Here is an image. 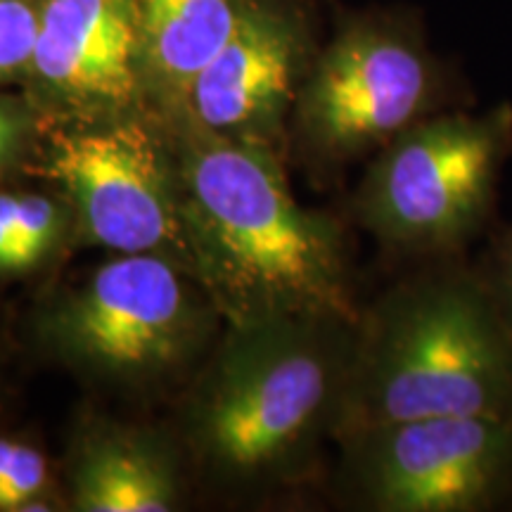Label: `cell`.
<instances>
[{
	"label": "cell",
	"mask_w": 512,
	"mask_h": 512,
	"mask_svg": "<svg viewBox=\"0 0 512 512\" xmlns=\"http://www.w3.org/2000/svg\"><path fill=\"white\" fill-rule=\"evenodd\" d=\"M169 124L190 275L228 328L275 316L356 323L344 230L294 200L275 150Z\"/></svg>",
	"instance_id": "cell-1"
},
{
	"label": "cell",
	"mask_w": 512,
	"mask_h": 512,
	"mask_svg": "<svg viewBox=\"0 0 512 512\" xmlns=\"http://www.w3.org/2000/svg\"><path fill=\"white\" fill-rule=\"evenodd\" d=\"M437 415L512 420V320L486 268L460 256L358 313L335 439Z\"/></svg>",
	"instance_id": "cell-2"
},
{
	"label": "cell",
	"mask_w": 512,
	"mask_h": 512,
	"mask_svg": "<svg viewBox=\"0 0 512 512\" xmlns=\"http://www.w3.org/2000/svg\"><path fill=\"white\" fill-rule=\"evenodd\" d=\"M354 325L275 316L233 325L185 403L192 458L216 484L297 482L335 439Z\"/></svg>",
	"instance_id": "cell-3"
},
{
	"label": "cell",
	"mask_w": 512,
	"mask_h": 512,
	"mask_svg": "<svg viewBox=\"0 0 512 512\" xmlns=\"http://www.w3.org/2000/svg\"><path fill=\"white\" fill-rule=\"evenodd\" d=\"M456 98L453 69L413 10L344 12L299 86L292 138L316 169H342L451 110Z\"/></svg>",
	"instance_id": "cell-4"
},
{
	"label": "cell",
	"mask_w": 512,
	"mask_h": 512,
	"mask_svg": "<svg viewBox=\"0 0 512 512\" xmlns=\"http://www.w3.org/2000/svg\"><path fill=\"white\" fill-rule=\"evenodd\" d=\"M512 155V105L420 119L375 152L354 216L387 249L460 256L489 226Z\"/></svg>",
	"instance_id": "cell-5"
},
{
	"label": "cell",
	"mask_w": 512,
	"mask_h": 512,
	"mask_svg": "<svg viewBox=\"0 0 512 512\" xmlns=\"http://www.w3.org/2000/svg\"><path fill=\"white\" fill-rule=\"evenodd\" d=\"M157 254H119L41 306L43 351L95 380L150 384L190 361L209 330V297Z\"/></svg>",
	"instance_id": "cell-6"
},
{
	"label": "cell",
	"mask_w": 512,
	"mask_h": 512,
	"mask_svg": "<svg viewBox=\"0 0 512 512\" xmlns=\"http://www.w3.org/2000/svg\"><path fill=\"white\" fill-rule=\"evenodd\" d=\"M166 119L133 117L43 124V171L74 204L86 238L117 254H157L190 273L178 207L176 150Z\"/></svg>",
	"instance_id": "cell-7"
},
{
	"label": "cell",
	"mask_w": 512,
	"mask_h": 512,
	"mask_svg": "<svg viewBox=\"0 0 512 512\" xmlns=\"http://www.w3.org/2000/svg\"><path fill=\"white\" fill-rule=\"evenodd\" d=\"M342 486L375 512H494L512 501V420L437 415L339 437Z\"/></svg>",
	"instance_id": "cell-8"
},
{
	"label": "cell",
	"mask_w": 512,
	"mask_h": 512,
	"mask_svg": "<svg viewBox=\"0 0 512 512\" xmlns=\"http://www.w3.org/2000/svg\"><path fill=\"white\" fill-rule=\"evenodd\" d=\"M19 91L43 124L157 112L138 0H43L36 50Z\"/></svg>",
	"instance_id": "cell-9"
},
{
	"label": "cell",
	"mask_w": 512,
	"mask_h": 512,
	"mask_svg": "<svg viewBox=\"0 0 512 512\" xmlns=\"http://www.w3.org/2000/svg\"><path fill=\"white\" fill-rule=\"evenodd\" d=\"M318 48L311 17L299 0H256L226 46L192 81L178 119L273 150L285 136Z\"/></svg>",
	"instance_id": "cell-10"
},
{
	"label": "cell",
	"mask_w": 512,
	"mask_h": 512,
	"mask_svg": "<svg viewBox=\"0 0 512 512\" xmlns=\"http://www.w3.org/2000/svg\"><path fill=\"white\" fill-rule=\"evenodd\" d=\"M69 498L79 512H169L181 503L171 451L112 422L86 425L69 458Z\"/></svg>",
	"instance_id": "cell-11"
},
{
	"label": "cell",
	"mask_w": 512,
	"mask_h": 512,
	"mask_svg": "<svg viewBox=\"0 0 512 512\" xmlns=\"http://www.w3.org/2000/svg\"><path fill=\"white\" fill-rule=\"evenodd\" d=\"M256 0H138L147 79L157 112L183 114L192 81L238 29Z\"/></svg>",
	"instance_id": "cell-12"
},
{
	"label": "cell",
	"mask_w": 512,
	"mask_h": 512,
	"mask_svg": "<svg viewBox=\"0 0 512 512\" xmlns=\"http://www.w3.org/2000/svg\"><path fill=\"white\" fill-rule=\"evenodd\" d=\"M50 460L31 441L0 434V512L55 510Z\"/></svg>",
	"instance_id": "cell-13"
},
{
	"label": "cell",
	"mask_w": 512,
	"mask_h": 512,
	"mask_svg": "<svg viewBox=\"0 0 512 512\" xmlns=\"http://www.w3.org/2000/svg\"><path fill=\"white\" fill-rule=\"evenodd\" d=\"M0 219L15 233L29 271L46 259L64 226L60 204L41 192L0 190Z\"/></svg>",
	"instance_id": "cell-14"
},
{
	"label": "cell",
	"mask_w": 512,
	"mask_h": 512,
	"mask_svg": "<svg viewBox=\"0 0 512 512\" xmlns=\"http://www.w3.org/2000/svg\"><path fill=\"white\" fill-rule=\"evenodd\" d=\"M43 0H0V88L22 86L36 50Z\"/></svg>",
	"instance_id": "cell-15"
},
{
	"label": "cell",
	"mask_w": 512,
	"mask_h": 512,
	"mask_svg": "<svg viewBox=\"0 0 512 512\" xmlns=\"http://www.w3.org/2000/svg\"><path fill=\"white\" fill-rule=\"evenodd\" d=\"M491 283H494L498 297L508 311L512 320V226L505 228V233L498 238L494 259H491V266L486 268Z\"/></svg>",
	"instance_id": "cell-16"
},
{
	"label": "cell",
	"mask_w": 512,
	"mask_h": 512,
	"mask_svg": "<svg viewBox=\"0 0 512 512\" xmlns=\"http://www.w3.org/2000/svg\"><path fill=\"white\" fill-rule=\"evenodd\" d=\"M34 131H0V181L24 162Z\"/></svg>",
	"instance_id": "cell-17"
},
{
	"label": "cell",
	"mask_w": 512,
	"mask_h": 512,
	"mask_svg": "<svg viewBox=\"0 0 512 512\" xmlns=\"http://www.w3.org/2000/svg\"><path fill=\"white\" fill-rule=\"evenodd\" d=\"M27 271L29 268L24 264L15 233L8 223L0 219V275H22Z\"/></svg>",
	"instance_id": "cell-18"
}]
</instances>
